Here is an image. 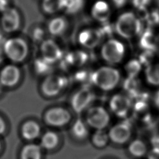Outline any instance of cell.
Masks as SVG:
<instances>
[{"label": "cell", "mask_w": 159, "mask_h": 159, "mask_svg": "<svg viewBox=\"0 0 159 159\" xmlns=\"http://www.w3.org/2000/svg\"><path fill=\"white\" fill-rule=\"evenodd\" d=\"M111 111L119 117H125L130 110L132 103L129 96L122 94H116L109 102Z\"/></svg>", "instance_id": "cell-12"}, {"label": "cell", "mask_w": 159, "mask_h": 159, "mask_svg": "<svg viewBox=\"0 0 159 159\" xmlns=\"http://www.w3.org/2000/svg\"><path fill=\"white\" fill-rule=\"evenodd\" d=\"M68 22L65 17L57 16L52 17L47 23V32L54 37L62 35L67 30Z\"/></svg>", "instance_id": "cell-17"}, {"label": "cell", "mask_w": 159, "mask_h": 159, "mask_svg": "<svg viewBox=\"0 0 159 159\" xmlns=\"http://www.w3.org/2000/svg\"><path fill=\"white\" fill-rule=\"evenodd\" d=\"M131 134L130 126L125 121L115 124L108 132L109 140L118 145L126 143L130 139Z\"/></svg>", "instance_id": "cell-14"}, {"label": "cell", "mask_w": 159, "mask_h": 159, "mask_svg": "<svg viewBox=\"0 0 159 159\" xmlns=\"http://www.w3.org/2000/svg\"><path fill=\"white\" fill-rule=\"evenodd\" d=\"M125 53V48L124 43L114 38H109L105 41L100 50L102 59L110 66L120 63Z\"/></svg>", "instance_id": "cell-4"}, {"label": "cell", "mask_w": 159, "mask_h": 159, "mask_svg": "<svg viewBox=\"0 0 159 159\" xmlns=\"http://www.w3.org/2000/svg\"><path fill=\"white\" fill-rule=\"evenodd\" d=\"M109 122V114L104 107L96 106L88 109L86 115V123L88 126L95 130L104 129Z\"/></svg>", "instance_id": "cell-5"}, {"label": "cell", "mask_w": 159, "mask_h": 159, "mask_svg": "<svg viewBox=\"0 0 159 159\" xmlns=\"http://www.w3.org/2000/svg\"><path fill=\"white\" fill-rule=\"evenodd\" d=\"M145 74V78L149 84L153 86H159V63L147 66Z\"/></svg>", "instance_id": "cell-26"}, {"label": "cell", "mask_w": 159, "mask_h": 159, "mask_svg": "<svg viewBox=\"0 0 159 159\" xmlns=\"http://www.w3.org/2000/svg\"><path fill=\"white\" fill-rule=\"evenodd\" d=\"M114 32L124 39H130L140 35L143 30L140 17L130 11L119 15L114 24Z\"/></svg>", "instance_id": "cell-1"}, {"label": "cell", "mask_w": 159, "mask_h": 159, "mask_svg": "<svg viewBox=\"0 0 159 159\" xmlns=\"http://www.w3.org/2000/svg\"><path fill=\"white\" fill-rule=\"evenodd\" d=\"M113 6L117 8H121L124 7L128 0H111Z\"/></svg>", "instance_id": "cell-36"}, {"label": "cell", "mask_w": 159, "mask_h": 159, "mask_svg": "<svg viewBox=\"0 0 159 159\" xmlns=\"http://www.w3.org/2000/svg\"><path fill=\"white\" fill-rule=\"evenodd\" d=\"M84 1L85 0H62V11L70 15L76 14L81 11Z\"/></svg>", "instance_id": "cell-22"}, {"label": "cell", "mask_w": 159, "mask_h": 159, "mask_svg": "<svg viewBox=\"0 0 159 159\" xmlns=\"http://www.w3.org/2000/svg\"><path fill=\"white\" fill-rule=\"evenodd\" d=\"M128 150L132 156L140 158L147 153V148L146 145L142 140L136 139L129 144Z\"/></svg>", "instance_id": "cell-27"}, {"label": "cell", "mask_w": 159, "mask_h": 159, "mask_svg": "<svg viewBox=\"0 0 159 159\" xmlns=\"http://www.w3.org/2000/svg\"><path fill=\"white\" fill-rule=\"evenodd\" d=\"M120 79V74L117 69L110 66L99 67L91 75V83L101 90L109 91L114 89Z\"/></svg>", "instance_id": "cell-2"}, {"label": "cell", "mask_w": 159, "mask_h": 159, "mask_svg": "<svg viewBox=\"0 0 159 159\" xmlns=\"http://www.w3.org/2000/svg\"><path fill=\"white\" fill-rule=\"evenodd\" d=\"M153 58V53L152 50H144L140 56L139 61L142 65L148 66L152 64V61Z\"/></svg>", "instance_id": "cell-33"}, {"label": "cell", "mask_w": 159, "mask_h": 159, "mask_svg": "<svg viewBox=\"0 0 159 159\" xmlns=\"http://www.w3.org/2000/svg\"><path fill=\"white\" fill-rule=\"evenodd\" d=\"M91 73H90L86 70H80L75 73L74 77L76 81L84 84L91 81Z\"/></svg>", "instance_id": "cell-32"}, {"label": "cell", "mask_w": 159, "mask_h": 159, "mask_svg": "<svg viewBox=\"0 0 159 159\" xmlns=\"http://www.w3.org/2000/svg\"><path fill=\"white\" fill-rule=\"evenodd\" d=\"M2 30L7 34L14 33L19 30L21 25V18L19 11L9 7L2 12L0 20Z\"/></svg>", "instance_id": "cell-11"}, {"label": "cell", "mask_w": 159, "mask_h": 159, "mask_svg": "<svg viewBox=\"0 0 159 159\" xmlns=\"http://www.w3.org/2000/svg\"><path fill=\"white\" fill-rule=\"evenodd\" d=\"M109 140L108 132L104 129L95 130L91 137V142L96 147L102 148L105 147Z\"/></svg>", "instance_id": "cell-25"}, {"label": "cell", "mask_w": 159, "mask_h": 159, "mask_svg": "<svg viewBox=\"0 0 159 159\" xmlns=\"http://www.w3.org/2000/svg\"><path fill=\"white\" fill-rule=\"evenodd\" d=\"M140 38V45L144 50L153 51L156 46V37L151 30H143Z\"/></svg>", "instance_id": "cell-21"}, {"label": "cell", "mask_w": 159, "mask_h": 159, "mask_svg": "<svg viewBox=\"0 0 159 159\" xmlns=\"http://www.w3.org/2000/svg\"><path fill=\"white\" fill-rule=\"evenodd\" d=\"M71 130L73 137L78 140L86 139L89 134L86 123L81 119H78L74 122Z\"/></svg>", "instance_id": "cell-24"}, {"label": "cell", "mask_w": 159, "mask_h": 159, "mask_svg": "<svg viewBox=\"0 0 159 159\" xmlns=\"http://www.w3.org/2000/svg\"><path fill=\"white\" fill-rule=\"evenodd\" d=\"M104 36L99 28H86L78 35L79 44L86 50H93L101 44Z\"/></svg>", "instance_id": "cell-9"}, {"label": "cell", "mask_w": 159, "mask_h": 159, "mask_svg": "<svg viewBox=\"0 0 159 159\" xmlns=\"http://www.w3.org/2000/svg\"><path fill=\"white\" fill-rule=\"evenodd\" d=\"M1 148H2V144H1V141H0V152H1Z\"/></svg>", "instance_id": "cell-40"}, {"label": "cell", "mask_w": 159, "mask_h": 159, "mask_svg": "<svg viewBox=\"0 0 159 159\" xmlns=\"http://www.w3.org/2000/svg\"><path fill=\"white\" fill-rule=\"evenodd\" d=\"M20 133L25 140L29 141L34 140L39 137L41 134V127L36 121L28 120L22 125Z\"/></svg>", "instance_id": "cell-18"}, {"label": "cell", "mask_w": 159, "mask_h": 159, "mask_svg": "<svg viewBox=\"0 0 159 159\" xmlns=\"http://www.w3.org/2000/svg\"><path fill=\"white\" fill-rule=\"evenodd\" d=\"M1 88H2V87H1V86L0 85V94L1 93V91H2V89H1Z\"/></svg>", "instance_id": "cell-41"}, {"label": "cell", "mask_w": 159, "mask_h": 159, "mask_svg": "<svg viewBox=\"0 0 159 159\" xmlns=\"http://www.w3.org/2000/svg\"><path fill=\"white\" fill-rule=\"evenodd\" d=\"M52 65L42 57H39L34 61V70L39 75L48 76L52 71Z\"/></svg>", "instance_id": "cell-28"}, {"label": "cell", "mask_w": 159, "mask_h": 159, "mask_svg": "<svg viewBox=\"0 0 159 159\" xmlns=\"http://www.w3.org/2000/svg\"><path fill=\"white\" fill-rule=\"evenodd\" d=\"M139 83L136 78L128 77L124 83L125 90L130 94H134L138 91Z\"/></svg>", "instance_id": "cell-30"}, {"label": "cell", "mask_w": 159, "mask_h": 159, "mask_svg": "<svg viewBox=\"0 0 159 159\" xmlns=\"http://www.w3.org/2000/svg\"><path fill=\"white\" fill-rule=\"evenodd\" d=\"M154 103L155 106L159 108V90L156 92L154 96Z\"/></svg>", "instance_id": "cell-39"}, {"label": "cell", "mask_w": 159, "mask_h": 159, "mask_svg": "<svg viewBox=\"0 0 159 159\" xmlns=\"http://www.w3.org/2000/svg\"><path fill=\"white\" fill-rule=\"evenodd\" d=\"M94 94L87 87H83L74 93L71 99V106L73 110L78 114L89 109L94 100Z\"/></svg>", "instance_id": "cell-8"}, {"label": "cell", "mask_w": 159, "mask_h": 159, "mask_svg": "<svg viewBox=\"0 0 159 159\" xmlns=\"http://www.w3.org/2000/svg\"><path fill=\"white\" fill-rule=\"evenodd\" d=\"M59 137L56 132L47 131L42 135L40 146L43 149L51 150L57 147Z\"/></svg>", "instance_id": "cell-20"}, {"label": "cell", "mask_w": 159, "mask_h": 159, "mask_svg": "<svg viewBox=\"0 0 159 159\" xmlns=\"http://www.w3.org/2000/svg\"><path fill=\"white\" fill-rule=\"evenodd\" d=\"M142 68V65L137 59H132L125 65L124 69L128 77L136 78L139 74Z\"/></svg>", "instance_id": "cell-29"}, {"label": "cell", "mask_w": 159, "mask_h": 159, "mask_svg": "<svg viewBox=\"0 0 159 159\" xmlns=\"http://www.w3.org/2000/svg\"><path fill=\"white\" fill-rule=\"evenodd\" d=\"M1 61V57H0V62Z\"/></svg>", "instance_id": "cell-42"}, {"label": "cell", "mask_w": 159, "mask_h": 159, "mask_svg": "<svg viewBox=\"0 0 159 159\" xmlns=\"http://www.w3.org/2000/svg\"><path fill=\"white\" fill-rule=\"evenodd\" d=\"M20 76V70L17 66L7 65L0 70V85L1 87L12 88L18 83Z\"/></svg>", "instance_id": "cell-13"}, {"label": "cell", "mask_w": 159, "mask_h": 159, "mask_svg": "<svg viewBox=\"0 0 159 159\" xmlns=\"http://www.w3.org/2000/svg\"><path fill=\"white\" fill-rule=\"evenodd\" d=\"M144 19L149 25L157 26L159 25V11L153 10L150 12H146Z\"/></svg>", "instance_id": "cell-31"}, {"label": "cell", "mask_w": 159, "mask_h": 159, "mask_svg": "<svg viewBox=\"0 0 159 159\" xmlns=\"http://www.w3.org/2000/svg\"><path fill=\"white\" fill-rule=\"evenodd\" d=\"M90 13L94 20L102 24L108 22L110 19L112 14L111 7L107 1L98 0L93 4Z\"/></svg>", "instance_id": "cell-15"}, {"label": "cell", "mask_w": 159, "mask_h": 159, "mask_svg": "<svg viewBox=\"0 0 159 159\" xmlns=\"http://www.w3.org/2000/svg\"><path fill=\"white\" fill-rule=\"evenodd\" d=\"M42 148L35 143L24 145L20 153V159H42Z\"/></svg>", "instance_id": "cell-19"}, {"label": "cell", "mask_w": 159, "mask_h": 159, "mask_svg": "<svg viewBox=\"0 0 159 159\" xmlns=\"http://www.w3.org/2000/svg\"><path fill=\"white\" fill-rule=\"evenodd\" d=\"M148 159H159V147H154L148 152Z\"/></svg>", "instance_id": "cell-35"}, {"label": "cell", "mask_w": 159, "mask_h": 159, "mask_svg": "<svg viewBox=\"0 0 159 159\" xmlns=\"http://www.w3.org/2000/svg\"><path fill=\"white\" fill-rule=\"evenodd\" d=\"M68 80L66 76L50 74L42 81L40 86L41 91L45 96H56L68 86Z\"/></svg>", "instance_id": "cell-6"}, {"label": "cell", "mask_w": 159, "mask_h": 159, "mask_svg": "<svg viewBox=\"0 0 159 159\" xmlns=\"http://www.w3.org/2000/svg\"><path fill=\"white\" fill-rule=\"evenodd\" d=\"M42 11L49 15L56 14L63 10L62 0H42Z\"/></svg>", "instance_id": "cell-23"}, {"label": "cell", "mask_w": 159, "mask_h": 159, "mask_svg": "<svg viewBox=\"0 0 159 159\" xmlns=\"http://www.w3.org/2000/svg\"><path fill=\"white\" fill-rule=\"evenodd\" d=\"M9 7V0H0V12L1 13Z\"/></svg>", "instance_id": "cell-38"}, {"label": "cell", "mask_w": 159, "mask_h": 159, "mask_svg": "<svg viewBox=\"0 0 159 159\" xmlns=\"http://www.w3.org/2000/svg\"><path fill=\"white\" fill-rule=\"evenodd\" d=\"M4 54L12 62L19 63L24 61L29 54V45L27 42L19 37L7 39L2 46Z\"/></svg>", "instance_id": "cell-3"}, {"label": "cell", "mask_w": 159, "mask_h": 159, "mask_svg": "<svg viewBox=\"0 0 159 159\" xmlns=\"http://www.w3.org/2000/svg\"><path fill=\"white\" fill-rule=\"evenodd\" d=\"M40 51L41 57L43 60L53 65L63 57L61 48L53 39H44L40 43Z\"/></svg>", "instance_id": "cell-10"}, {"label": "cell", "mask_w": 159, "mask_h": 159, "mask_svg": "<svg viewBox=\"0 0 159 159\" xmlns=\"http://www.w3.org/2000/svg\"><path fill=\"white\" fill-rule=\"evenodd\" d=\"M6 123L2 117L0 115V135H3L6 131Z\"/></svg>", "instance_id": "cell-37"}, {"label": "cell", "mask_w": 159, "mask_h": 159, "mask_svg": "<svg viewBox=\"0 0 159 159\" xmlns=\"http://www.w3.org/2000/svg\"><path fill=\"white\" fill-rule=\"evenodd\" d=\"M89 60V55L83 50H74L68 52L64 57L63 61L67 67H81Z\"/></svg>", "instance_id": "cell-16"}, {"label": "cell", "mask_w": 159, "mask_h": 159, "mask_svg": "<svg viewBox=\"0 0 159 159\" xmlns=\"http://www.w3.org/2000/svg\"><path fill=\"white\" fill-rule=\"evenodd\" d=\"M44 122L50 127H61L69 123L71 119L70 112L62 107H53L44 114Z\"/></svg>", "instance_id": "cell-7"}, {"label": "cell", "mask_w": 159, "mask_h": 159, "mask_svg": "<svg viewBox=\"0 0 159 159\" xmlns=\"http://www.w3.org/2000/svg\"><path fill=\"white\" fill-rule=\"evenodd\" d=\"M133 6L139 11H145L152 0H131Z\"/></svg>", "instance_id": "cell-34"}]
</instances>
